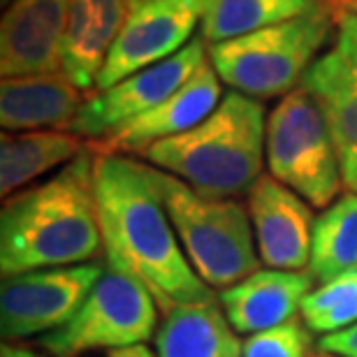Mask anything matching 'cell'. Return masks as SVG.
Masks as SVG:
<instances>
[{
	"instance_id": "cell-1",
	"label": "cell",
	"mask_w": 357,
	"mask_h": 357,
	"mask_svg": "<svg viewBox=\"0 0 357 357\" xmlns=\"http://www.w3.org/2000/svg\"><path fill=\"white\" fill-rule=\"evenodd\" d=\"M93 197L107 265L144 285L160 313L216 299L185 258L142 162L121 153H96Z\"/></svg>"
},
{
	"instance_id": "cell-2",
	"label": "cell",
	"mask_w": 357,
	"mask_h": 357,
	"mask_svg": "<svg viewBox=\"0 0 357 357\" xmlns=\"http://www.w3.org/2000/svg\"><path fill=\"white\" fill-rule=\"evenodd\" d=\"M96 151L86 146L45 183L12 195L0 213L3 278L91 262L102 248L96 197Z\"/></svg>"
},
{
	"instance_id": "cell-3",
	"label": "cell",
	"mask_w": 357,
	"mask_h": 357,
	"mask_svg": "<svg viewBox=\"0 0 357 357\" xmlns=\"http://www.w3.org/2000/svg\"><path fill=\"white\" fill-rule=\"evenodd\" d=\"M267 119L258 98L234 91L202 123L142 151L149 165L181 178L204 197L234 199L262 176Z\"/></svg>"
},
{
	"instance_id": "cell-4",
	"label": "cell",
	"mask_w": 357,
	"mask_h": 357,
	"mask_svg": "<svg viewBox=\"0 0 357 357\" xmlns=\"http://www.w3.org/2000/svg\"><path fill=\"white\" fill-rule=\"evenodd\" d=\"M142 169L172 220L185 258L209 288L225 290L258 271L260 255L244 204L199 195L153 165Z\"/></svg>"
},
{
	"instance_id": "cell-5",
	"label": "cell",
	"mask_w": 357,
	"mask_h": 357,
	"mask_svg": "<svg viewBox=\"0 0 357 357\" xmlns=\"http://www.w3.org/2000/svg\"><path fill=\"white\" fill-rule=\"evenodd\" d=\"M327 0L318 10L244 38L209 45V61L220 82L251 98L288 96L302 86L309 68L337 31L341 12Z\"/></svg>"
},
{
	"instance_id": "cell-6",
	"label": "cell",
	"mask_w": 357,
	"mask_h": 357,
	"mask_svg": "<svg viewBox=\"0 0 357 357\" xmlns=\"http://www.w3.org/2000/svg\"><path fill=\"white\" fill-rule=\"evenodd\" d=\"M265 160L269 174L316 209H327L344 185L330 126L316 98L295 89L267 119Z\"/></svg>"
},
{
	"instance_id": "cell-7",
	"label": "cell",
	"mask_w": 357,
	"mask_h": 357,
	"mask_svg": "<svg viewBox=\"0 0 357 357\" xmlns=\"http://www.w3.org/2000/svg\"><path fill=\"white\" fill-rule=\"evenodd\" d=\"M158 304L144 285L116 267L105 265L82 309L38 344L54 357H77L91 351H114L155 337Z\"/></svg>"
},
{
	"instance_id": "cell-8",
	"label": "cell",
	"mask_w": 357,
	"mask_h": 357,
	"mask_svg": "<svg viewBox=\"0 0 357 357\" xmlns=\"http://www.w3.org/2000/svg\"><path fill=\"white\" fill-rule=\"evenodd\" d=\"M102 262L52 267L3 278L0 332L14 344L59 330L82 309L93 285L102 276Z\"/></svg>"
},
{
	"instance_id": "cell-9",
	"label": "cell",
	"mask_w": 357,
	"mask_h": 357,
	"mask_svg": "<svg viewBox=\"0 0 357 357\" xmlns=\"http://www.w3.org/2000/svg\"><path fill=\"white\" fill-rule=\"evenodd\" d=\"M206 61V40L195 38L181 52L155 66L139 70L112 89L96 91L84 100L68 132L86 139H105L142 114L151 112L176 93Z\"/></svg>"
},
{
	"instance_id": "cell-10",
	"label": "cell",
	"mask_w": 357,
	"mask_h": 357,
	"mask_svg": "<svg viewBox=\"0 0 357 357\" xmlns=\"http://www.w3.org/2000/svg\"><path fill=\"white\" fill-rule=\"evenodd\" d=\"M206 5L209 0H149L132 7L107 56L96 91L112 89L126 77L181 52L195 26L202 24Z\"/></svg>"
},
{
	"instance_id": "cell-11",
	"label": "cell",
	"mask_w": 357,
	"mask_h": 357,
	"mask_svg": "<svg viewBox=\"0 0 357 357\" xmlns=\"http://www.w3.org/2000/svg\"><path fill=\"white\" fill-rule=\"evenodd\" d=\"M302 89L316 98L337 146L341 176L357 192V12H341L332 47L313 63Z\"/></svg>"
},
{
	"instance_id": "cell-12",
	"label": "cell",
	"mask_w": 357,
	"mask_h": 357,
	"mask_svg": "<svg viewBox=\"0 0 357 357\" xmlns=\"http://www.w3.org/2000/svg\"><path fill=\"white\" fill-rule=\"evenodd\" d=\"M248 216L260 262L267 269L302 271L309 267L316 218L304 197L271 174H262L248 190Z\"/></svg>"
},
{
	"instance_id": "cell-13",
	"label": "cell",
	"mask_w": 357,
	"mask_h": 357,
	"mask_svg": "<svg viewBox=\"0 0 357 357\" xmlns=\"http://www.w3.org/2000/svg\"><path fill=\"white\" fill-rule=\"evenodd\" d=\"M70 0H14L0 28V73L7 77L61 73Z\"/></svg>"
},
{
	"instance_id": "cell-14",
	"label": "cell",
	"mask_w": 357,
	"mask_h": 357,
	"mask_svg": "<svg viewBox=\"0 0 357 357\" xmlns=\"http://www.w3.org/2000/svg\"><path fill=\"white\" fill-rule=\"evenodd\" d=\"M220 77L206 59L197 73L190 77L176 93L162 100L151 112L142 114L130 123L107 135L105 139L93 142L96 153H142L155 142L176 137L209 116L220 105Z\"/></svg>"
},
{
	"instance_id": "cell-15",
	"label": "cell",
	"mask_w": 357,
	"mask_h": 357,
	"mask_svg": "<svg viewBox=\"0 0 357 357\" xmlns=\"http://www.w3.org/2000/svg\"><path fill=\"white\" fill-rule=\"evenodd\" d=\"M309 271L258 269L239 283L220 290L218 302L239 334H258L295 320L304 297L313 290Z\"/></svg>"
},
{
	"instance_id": "cell-16",
	"label": "cell",
	"mask_w": 357,
	"mask_h": 357,
	"mask_svg": "<svg viewBox=\"0 0 357 357\" xmlns=\"http://www.w3.org/2000/svg\"><path fill=\"white\" fill-rule=\"evenodd\" d=\"M128 17V0H70L61 73L77 89L96 91L107 56Z\"/></svg>"
},
{
	"instance_id": "cell-17",
	"label": "cell",
	"mask_w": 357,
	"mask_h": 357,
	"mask_svg": "<svg viewBox=\"0 0 357 357\" xmlns=\"http://www.w3.org/2000/svg\"><path fill=\"white\" fill-rule=\"evenodd\" d=\"M84 100V91L63 73L7 77L0 84V126L5 132L70 130Z\"/></svg>"
},
{
	"instance_id": "cell-18",
	"label": "cell",
	"mask_w": 357,
	"mask_h": 357,
	"mask_svg": "<svg viewBox=\"0 0 357 357\" xmlns=\"http://www.w3.org/2000/svg\"><path fill=\"white\" fill-rule=\"evenodd\" d=\"M241 351L244 341L216 299L174 306L162 313L155 332L158 357H241Z\"/></svg>"
},
{
	"instance_id": "cell-19",
	"label": "cell",
	"mask_w": 357,
	"mask_h": 357,
	"mask_svg": "<svg viewBox=\"0 0 357 357\" xmlns=\"http://www.w3.org/2000/svg\"><path fill=\"white\" fill-rule=\"evenodd\" d=\"M82 137L68 130L3 132L0 139V192L10 197L21 185L73 162L84 151Z\"/></svg>"
},
{
	"instance_id": "cell-20",
	"label": "cell",
	"mask_w": 357,
	"mask_h": 357,
	"mask_svg": "<svg viewBox=\"0 0 357 357\" xmlns=\"http://www.w3.org/2000/svg\"><path fill=\"white\" fill-rule=\"evenodd\" d=\"M357 269V192H344L313 223L309 274L327 283Z\"/></svg>"
},
{
	"instance_id": "cell-21",
	"label": "cell",
	"mask_w": 357,
	"mask_h": 357,
	"mask_svg": "<svg viewBox=\"0 0 357 357\" xmlns=\"http://www.w3.org/2000/svg\"><path fill=\"white\" fill-rule=\"evenodd\" d=\"M325 3L327 0H209L199 31L209 45H218L302 17Z\"/></svg>"
},
{
	"instance_id": "cell-22",
	"label": "cell",
	"mask_w": 357,
	"mask_h": 357,
	"mask_svg": "<svg viewBox=\"0 0 357 357\" xmlns=\"http://www.w3.org/2000/svg\"><path fill=\"white\" fill-rule=\"evenodd\" d=\"M299 316L311 332L334 334L357 323V269L320 283L304 297Z\"/></svg>"
},
{
	"instance_id": "cell-23",
	"label": "cell",
	"mask_w": 357,
	"mask_h": 357,
	"mask_svg": "<svg viewBox=\"0 0 357 357\" xmlns=\"http://www.w3.org/2000/svg\"><path fill=\"white\" fill-rule=\"evenodd\" d=\"M241 357H311V330L302 320L251 334L244 341Z\"/></svg>"
},
{
	"instance_id": "cell-24",
	"label": "cell",
	"mask_w": 357,
	"mask_h": 357,
	"mask_svg": "<svg viewBox=\"0 0 357 357\" xmlns=\"http://www.w3.org/2000/svg\"><path fill=\"white\" fill-rule=\"evenodd\" d=\"M318 353L332 357H357V323L341 332L323 334L318 339Z\"/></svg>"
},
{
	"instance_id": "cell-25",
	"label": "cell",
	"mask_w": 357,
	"mask_h": 357,
	"mask_svg": "<svg viewBox=\"0 0 357 357\" xmlns=\"http://www.w3.org/2000/svg\"><path fill=\"white\" fill-rule=\"evenodd\" d=\"M105 357H158L146 344H137V346H128V348H114V351H107Z\"/></svg>"
},
{
	"instance_id": "cell-26",
	"label": "cell",
	"mask_w": 357,
	"mask_h": 357,
	"mask_svg": "<svg viewBox=\"0 0 357 357\" xmlns=\"http://www.w3.org/2000/svg\"><path fill=\"white\" fill-rule=\"evenodd\" d=\"M0 357H42V355L28 351V348H24V346H17V344L5 341L3 348H0Z\"/></svg>"
},
{
	"instance_id": "cell-27",
	"label": "cell",
	"mask_w": 357,
	"mask_h": 357,
	"mask_svg": "<svg viewBox=\"0 0 357 357\" xmlns=\"http://www.w3.org/2000/svg\"><path fill=\"white\" fill-rule=\"evenodd\" d=\"M142 3H149V0H128V5H130V10H132V7H139Z\"/></svg>"
},
{
	"instance_id": "cell-28",
	"label": "cell",
	"mask_w": 357,
	"mask_h": 357,
	"mask_svg": "<svg viewBox=\"0 0 357 357\" xmlns=\"http://www.w3.org/2000/svg\"><path fill=\"white\" fill-rule=\"evenodd\" d=\"M348 3H351V5L355 7V12H357V0H348Z\"/></svg>"
},
{
	"instance_id": "cell-29",
	"label": "cell",
	"mask_w": 357,
	"mask_h": 357,
	"mask_svg": "<svg viewBox=\"0 0 357 357\" xmlns=\"http://www.w3.org/2000/svg\"><path fill=\"white\" fill-rule=\"evenodd\" d=\"M316 357H332V355H320V353H318Z\"/></svg>"
}]
</instances>
